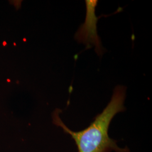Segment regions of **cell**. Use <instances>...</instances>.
<instances>
[{
	"instance_id": "cell-2",
	"label": "cell",
	"mask_w": 152,
	"mask_h": 152,
	"mask_svg": "<svg viewBox=\"0 0 152 152\" xmlns=\"http://www.w3.org/2000/svg\"><path fill=\"white\" fill-rule=\"evenodd\" d=\"M86 15L85 23L76 33L75 38L79 42L85 44L87 47L95 46L98 54L102 53L101 41L97 33L96 24L98 18L95 15V9L98 5L97 0L86 1Z\"/></svg>"
},
{
	"instance_id": "cell-1",
	"label": "cell",
	"mask_w": 152,
	"mask_h": 152,
	"mask_svg": "<svg viewBox=\"0 0 152 152\" xmlns=\"http://www.w3.org/2000/svg\"><path fill=\"white\" fill-rule=\"evenodd\" d=\"M126 88L118 86L114 88L113 96L105 108L98 114L86 129L75 132L71 130L63 122L59 117V110H55L53 115L55 125L61 127L69 134L76 142L78 152H129L128 148H121L116 141L108 135L111 121L115 115L125 110L124 102Z\"/></svg>"
}]
</instances>
